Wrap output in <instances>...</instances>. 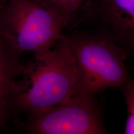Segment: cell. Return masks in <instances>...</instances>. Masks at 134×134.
<instances>
[{
	"label": "cell",
	"instance_id": "52a82bcc",
	"mask_svg": "<svg viewBox=\"0 0 134 134\" xmlns=\"http://www.w3.org/2000/svg\"><path fill=\"white\" fill-rule=\"evenodd\" d=\"M56 14L65 26H70L76 18L85 0H36Z\"/></svg>",
	"mask_w": 134,
	"mask_h": 134
},
{
	"label": "cell",
	"instance_id": "6da1fadb",
	"mask_svg": "<svg viewBox=\"0 0 134 134\" xmlns=\"http://www.w3.org/2000/svg\"><path fill=\"white\" fill-rule=\"evenodd\" d=\"M69 48L77 70L75 94L96 97L108 88H120L131 78L125 64L128 53L109 38L75 29L61 40Z\"/></svg>",
	"mask_w": 134,
	"mask_h": 134
},
{
	"label": "cell",
	"instance_id": "5b68a950",
	"mask_svg": "<svg viewBox=\"0 0 134 134\" xmlns=\"http://www.w3.org/2000/svg\"><path fill=\"white\" fill-rule=\"evenodd\" d=\"M71 26L108 38L134 55V0H85Z\"/></svg>",
	"mask_w": 134,
	"mask_h": 134
},
{
	"label": "cell",
	"instance_id": "9c48e42d",
	"mask_svg": "<svg viewBox=\"0 0 134 134\" xmlns=\"http://www.w3.org/2000/svg\"><path fill=\"white\" fill-rule=\"evenodd\" d=\"M10 48H11L9 47L7 43L5 42L4 40L0 37V55L3 54V53H4L5 52H6Z\"/></svg>",
	"mask_w": 134,
	"mask_h": 134
},
{
	"label": "cell",
	"instance_id": "3957f363",
	"mask_svg": "<svg viewBox=\"0 0 134 134\" xmlns=\"http://www.w3.org/2000/svg\"><path fill=\"white\" fill-rule=\"evenodd\" d=\"M65 26L54 13L36 0L0 2V37L20 55L31 52L37 59L60 41Z\"/></svg>",
	"mask_w": 134,
	"mask_h": 134
},
{
	"label": "cell",
	"instance_id": "277c9868",
	"mask_svg": "<svg viewBox=\"0 0 134 134\" xmlns=\"http://www.w3.org/2000/svg\"><path fill=\"white\" fill-rule=\"evenodd\" d=\"M28 115L26 127L30 133H108L95 97L74 94L63 103Z\"/></svg>",
	"mask_w": 134,
	"mask_h": 134
},
{
	"label": "cell",
	"instance_id": "ba28073f",
	"mask_svg": "<svg viewBox=\"0 0 134 134\" xmlns=\"http://www.w3.org/2000/svg\"><path fill=\"white\" fill-rule=\"evenodd\" d=\"M119 89L123 94L127 108L124 133L134 134V80L130 78Z\"/></svg>",
	"mask_w": 134,
	"mask_h": 134
},
{
	"label": "cell",
	"instance_id": "30bf717a",
	"mask_svg": "<svg viewBox=\"0 0 134 134\" xmlns=\"http://www.w3.org/2000/svg\"><path fill=\"white\" fill-rule=\"evenodd\" d=\"M6 1V0H0V2H3V1Z\"/></svg>",
	"mask_w": 134,
	"mask_h": 134
},
{
	"label": "cell",
	"instance_id": "7a4b0ae2",
	"mask_svg": "<svg viewBox=\"0 0 134 134\" xmlns=\"http://www.w3.org/2000/svg\"><path fill=\"white\" fill-rule=\"evenodd\" d=\"M77 70L69 48L60 41L26 66L19 81L17 111L31 114L63 103L75 94Z\"/></svg>",
	"mask_w": 134,
	"mask_h": 134
},
{
	"label": "cell",
	"instance_id": "8992f818",
	"mask_svg": "<svg viewBox=\"0 0 134 134\" xmlns=\"http://www.w3.org/2000/svg\"><path fill=\"white\" fill-rule=\"evenodd\" d=\"M19 55L10 48L0 55V129L9 121L16 110L18 85L26 66L20 62Z\"/></svg>",
	"mask_w": 134,
	"mask_h": 134
}]
</instances>
